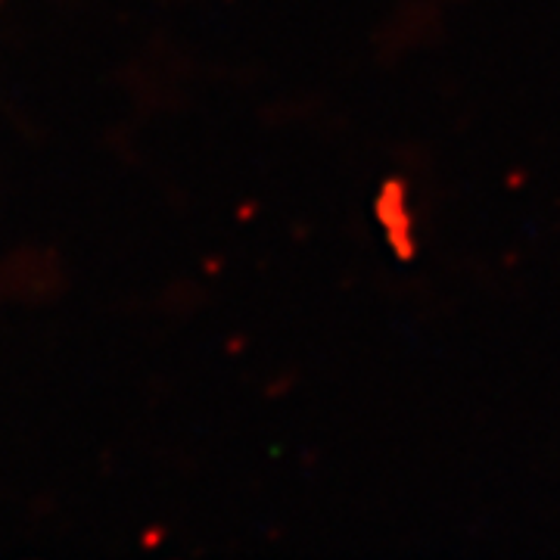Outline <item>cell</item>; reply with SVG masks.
Masks as SVG:
<instances>
[{
  "label": "cell",
  "mask_w": 560,
  "mask_h": 560,
  "mask_svg": "<svg viewBox=\"0 0 560 560\" xmlns=\"http://www.w3.org/2000/svg\"><path fill=\"white\" fill-rule=\"evenodd\" d=\"M0 3H3V0H0Z\"/></svg>",
  "instance_id": "6da1fadb"
}]
</instances>
